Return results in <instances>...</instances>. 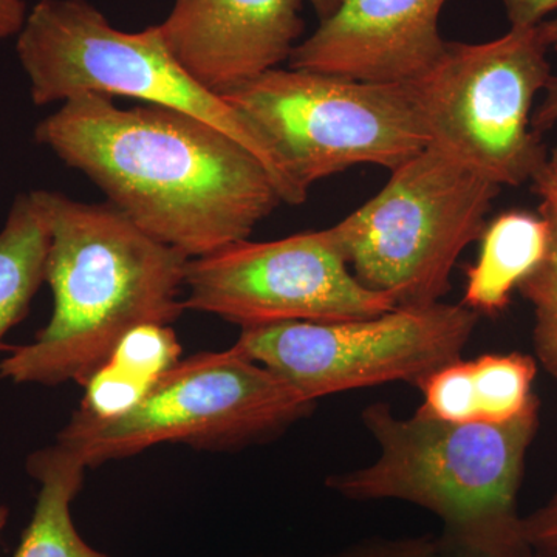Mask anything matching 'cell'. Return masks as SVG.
Returning <instances> with one entry per match:
<instances>
[{
	"instance_id": "6da1fadb",
	"label": "cell",
	"mask_w": 557,
	"mask_h": 557,
	"mask_svg": "<svg viewBox=\"0 0 557 557\" xmlns=\"http://www.w3.org/2000/svg\"><path fill=\"white\" fill-rule=\"evenodd\" d=\"M35 139L189 259L248 239L284 203L249 150L177 110L81 95L40 121Z\"/></svg>"
},
{
	"instance_id": "7a4b0ae2",
	"label": "cell",
	"mask_w": 557,
	"mask_h": 557,
	"mask_svg": "<svg viewBox=\"0 0 557 557\" xmlns=\"http://www.w3.org/2000/svg\"><path fill=\"white\" fill-rule=\"evenodd\" d=\"M33 196L50 228L46 282L53 314L33 343L7 347L0 379L84 387L132 330L182 317L189 258L109 201L83 203L53 190Z\"/></svg>"
},
{
	"instance_id": "3957f363",
	"label": "cell",
	"mask_w": 557,
	"mask_h": 557,
	"mask_svg": "<svg viewBox=\"0 0 557 557\" xmlns=\"http://www.w3.org/2000/svg\"><path fill=\"white\" fill-rule=\"evenodd\" d=\"M361 421L375 461L332 474L325 486L351 502L401 500L442 522L450 557H539L523 534L518 497L539 429V399L507 423H448L397 416L372 403Z\"/></svg>"
},
{
	"instance_id": "277c9868",
	"label": "cell",
	"mask_w": 557,
	"mask_h": 557,
	"mask_svg": "<svg viewBox=\"0 0 557 557\" xmlns=\"http://www.w3.org/2000/svg\"><path fill=\"white\" fill-rule=\"evenodd\" d=\"M16 51L36 106L94 94L177 110L218 127L249 150L269 172L284 203L300 205L309 197L289 178L262 135L174 60L156 25L121 32L87 0H39L17 35Z\"/></svg>"
},
{
	"instance_id": "5b68a950",
	"label": "cell",
	"mask_w": 557,
	"mask_h": 557,
	"mask_svg": "<svg viewBox=\"0 0 557 557\" xmlns=\"http://www.w3.org/2000/svg\"><path fill=\"white\" fill-rule=\"evenodd\" d=\"M314 408L317 403L233 346L180 359L119 417L76 409L57 442L87 468L168 443L233 453L273 442Z\"/></svg>"
},
{
	"instance_id": "8992f818",
	"label": "cell",
	"mask_w": 557,
	"mask_h": 557,
	"mask_svg": "<svg viewBox=\"0 0 557 557\" xmlns=\"http://www.w3.org/2000/svg\"><path fill=\"white\" fill-rule=\"evenodd\" d=\"M332 226L351 273L395 307L442 302L458 256L479 240L500 186L429 145Z\"/></svg>"
},
{
	"instance_id": "52a82bcc",
	"label": "cell",
	"mask_w": 557,
	"mask_h": 557,
	"mask_svg": "<svg viewBox=\"0 0 557 557\" xmlns=\"http://www.w3.org/2000/svg\"><path fill=\"white\" fill-rule=\"evenodd\" d=\"M262 135L299 189L358 164L397 170L428 148L408 86L274 69L222 95Z\"/></svg>"
},
{
	"instance_id": "ba28073f",
	"label": "cell",
	"mask_w": 557,
	"mask_h": 557,
	"mask_svg": "<svg viewBox=\"0 0 557 557\" xmlns=\"http://www.w3.org/2000/svg\"><path fill=\"white\" fill-rule=\"evenodd\" d=\"M536 27H511L483 44L448 42L442 60L409 84L429 145L500 186L531 183L548 149L531 126L553 75Z\"/></svg>"
},
{
	"instance_id": "9c48e42d",
	"label": "cell",
	"mask_w": 557,
	"mask_h": 557,
	"mask_svg": "<svg viewBox=\"0 0 557 557\" xmlns=\"http://www.w3.org/2000/svg\"><path fill=\"white\" fill-rule=\"evenodd\" d=\"M479 314L463 304L395 307L379 317L242 329L234 346L304 398L388 383L418 386L463 355Z\"/></svg>"
},
{
	"instance_id": "30bf717a",
	"label": "cell",
	"mask_w": 557,
	"mask_h": 557,
	"mask_svg": "<svg viewBox=\"0 0 557 557\" xmlns=\"http://www.w3.org/2000/svg\"><path fill=\"white\" fill-rule=\"evenodd\" d=\"M185 310L240 329L284 322H336L395 309L391 296L351 273L332 228L271 242H234L189 259Z\"/></svg>"
},
{
	"instance_id": "8fae6325",
	"label": "cell",
	"mask_w": 557,
	"mask_h": 557,
	"mask_svg": "<svg viewBox=\"0 0 557 557\" xmlns=\"http://www.w3.org/2000/svg\"><path fill=\"white\" fill-rule=\"evenodd\" d=\"M304 0H174L157 24L164 47L200 86L222 95L289 61Z\"/></svg>"
},
{
	"instance_id": "7c38bea8",
	"label": "cell",
	"mask_w": 557,
	"mask_h": 557,
	"mask_svg": "<svg viewBox=\"0 0 557 557\" xmlns=\"http://www.w3.org/2000/svg\"><path fill=\"white\" fill-rule=\"evenodd\" d=\"M448 0H343L293 50L289 67L362 83L409 86L435 67L448 40L438 20Z\"/></svg>"
},
{
	"instance_id": "4fadbf2b",
	"label": "cell",
	"mask_w": 557,
	"mask_h": 557,
	"mask_svg": "<svg viewBox=\"0 0 557 557\" xmlns=\"http://www.w3.org/2000/svg\"><path fill=\"white\" fill-rule=\"evenodd\" d=\"M479 240L478 260L468 267L461 304L479 317H497L545 259L548 223L539 212L512 209L486 223Z\"/></svg>"
},
{
	"instance_id": "5bb4252c",
	"label": "cell",
	"mask_w": 557,
	"mask_h": 557,
	"mask_svg": "<svg viewBox=\"0 0 557 557\" xmlns=\"http://www.w3.org/2000/svg\"><path fill=\"white\" fill-rule=\"evenodd\" d=\"M87 465L60 442L27 458L39 483L30 523L14 557H110L90 547L73 522L72 504L83 490Z\"/></svg>"
},
{
	"instance_id": "9a60e30c",
	"label": "cell",
	"mask_w": 557,
	"mask_h": 557,
	"mask_svg": "<svg viewBox=\"0 0 557 557\" xmlns=\"http://www.w3.org/2000/svg\"><path fill=\"white\" fill-rule=\"evenodd\" d=\"M180 355L182 346L170 325H139L91 375L78 409L95 418L127 412L161 373L180 361Z\"/></svg>"
},
{
	"instance_id": "2e32d148",
	"label": "cell",
	"mask_w": 557,
	"mask_h": 557,
	"mask_svg": "<svg viewBox=\"0 0 557 557\" xmlns=\"http://www.w3.org/2000/svg\"><path fill=\"white\" fill-rule=\"evenodd\" d=\"M50 228L33 193L13 201L0 231V350L3 338L27 317L33 298L46 282Z\"/></svg>"
},
{
	"instance_id": "e0dca14e",
	"label": "cell",
	"mask_w": 557,
	"mask_h": 557,
	"mask_svg": "<svg viewBox=\"0 0 557 557\" xmlns=\"http://www.w3.org/2000/svg\"><path fill=\"white\" fill-rule=\"evenodd\" d=\"M539 197V214L547 220V255L539 269L519 287L533 310V343L539 361L557 380V146L531 180Z\"/></svg>"
},
{
	"instance_id": "ac0fdd59",
	"label": "cell",
	"mask_w": 557,
	"mask_h": 557,
	"mask_svg": "<svg viewBox=\"0 0 557 557\" xmlns=\"http://www.w3.org/2000/svg\"><path fill=\"white\" fill-rule=\"evenodd\" d=\"M467 369L474 423H507L537 399L533 394L537 364L530 355H482L467 359Z\"/></svg>"
},
{
	"instance_id": "d6986e66",
	"label": "cell",
	"mask_w": 557,
	"mask_h": 557,
	"mask_svg": "<svg viewBox=\"0 0 557 557\" xmlns=\"http://www.w3.org/2000/svg\"><path fill=\"white\" fill-rule=\"evenodd\" d=\"M322 557H450L437 536L368 537ZM539 557H545L539 555Z\"/></svg>"
},
{
	"instance_id": "ffe728a7",
	"label": "cell",
	"mask_w": 557,
	"mask_h": 557,
	"mask_svg": "<svg viewBox=\"0 0 557 557\" xmlns=\"http://www.w3.org/2000/svg\"><path fill=\"white\" fill-rule=\"evenodd\" d=\"M523 534L530 547L545 557H557V493L544 507L522 520Z\"/></svg>"
},
{
	"instance_id": "44dd1931",
	"label": "cell",
	"mask_w": 557,
	"mask_h": 557,
	"mask_svg": "<svg viewBox=\"0 0 557 557\" xmlns=\"http://www.w3.org/2000/svg\"><path fill=\"white\" fill-rule=\"evenodd\" d=\"M511 27H536L557 10V0H502Z\"/></svg>"
},
{
	"instance_id": "7402d4cb",
	"label": "cell",
	"mask_w": 557,
	"mask_h": 557,
	"mask_svg": "<svg viewBox=\"0 0 557 557\" xmlns=\"http://www.w3.org/2000/svg\"><path fill=\"white\" fill-rule=\"evenodd\" d=\"M542 94L544 97L534 109L533 119H531V126L537 135L544 134L557 124V75L549 76Z\"/></svg>"
},
{
	"instance_id": "603a6c76",
	"label": "cell",
	"mask_w": 557,
	"mask_h": 557,
	"mask_svg": "<svg viewBox=\"0 0 557 557\" xmlns=\"http://www.w3.org/2000/svg\"><path fill=\"white\" fill-rule=\"evenodd\" d=\"M27 16L25 0H0V40L20 35Z\"/></svg>"
},
{
	"instance_id": "cb8c5ba5",
	"label": "cell",
	"mask_w": 557,
	"mask_h": 557,
	"mask_svg": "<svg viewBox=\"0 0 557 557\" xmlns=\"http://www.w3.org/2000/svg\"><path fill=\"white\" fill-rule=\"evenodd\" d=\"M311 9L314 10L319 21L327 20L330 14L333 13L336 9H338L339 3L343 0H309Z\"/></svg>"
},
{
	"instance_id": "d4e9b609",
	"label": "cell",
	"mask_w": 557,
	"mask_h": 557,
	"mask_svg": "<svg viewBox=\"0 0 557 557\" xmlns=\"http://www.w3.org/2000/svg\"><path fill=\"white\" fill-rule=\"evenodd\" d=\"M541 32L545 42H547L548 49L557 51V17L552 21L542 22Z\"/></svg>"
},
{
	"instance_id": "484cf974",
	"label": "cell",
	"mask_w": 557,
	"mask_h": 557,
	"mask_svg": "<svg viewBox=\"0 0 557 557\" xmlns=\"http://www.w3.org/2000/svg\"><path fill=\"white\" fill-rule=\"evenodd\" d=\"M10 519V508L5 505H0V534H2L3 528L7 527Z\"/></svg>"
},
{
	"instance_id": "4316f807",
	"label": "cell",
	"mask_w": 557,
	"mask_h": 557,
	"mask_svg": "<svg viewBox=\"0 0 557 557\" xmlns=\"http://www.w3.org/2000/svg\"><path fill=\"white\" fill-rule=\"evenodd\" d=\"M256 557H285V556H256Z\"/></svg>"
}]
</instances>
